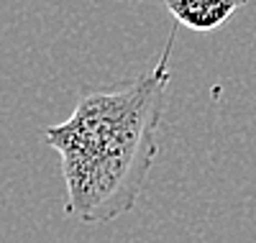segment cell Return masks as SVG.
<instances>
[{
	"instance_id": "obj_2",
	"label": "cell",
	"mask_w": 256,
	"mask_h": 243,
	"mask_svg": "<svg viewBox=\"0 0 256 243\" xmlns=\"http://www.w3.org/2000/svg\"><path fill=\"white\" fill-rule=\"evenodd\" d=\"M177 26L208 34L228 24V18L246 8L248 0H156Z\"/></svg>"
},
{
	"instance_id": "obj_1",
	"label": "cell",
	"mask_w": 256,
	"mask_h": 243,
	"mask_svg": "<svg viewBox=\"0 0 256 243\" xmlns=\"http://www.w3.org/2000/svg\"><path fill=\"white\" fill-rule=\"evenodd\" d=\"M177 28L172 24L152 72L105 90H84L67 120L44 128V141L62 162L64 210L80 223H108L138 202L156 159Z\"/></svg>"
}]
</instances>
